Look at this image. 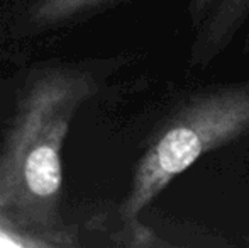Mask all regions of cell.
I'll use <instances>...</instances> for the list:
<instances>
[{"instance_id":"obj_1","label":"cell","mask_w":249,"mask_h":248,"mask_svg":"<svg viewBox=\"0 0 249 248\" xmlns=\"http://www.w3.org/2000/svg\"><path fill=\"white\" fill-rule=\"evenodd\" d=\"M97 90L99 80L87 70L34 73L0 146V211L10 228L41 247L68 245L59 216L61 150L73 117Z\"/></svg>"},{"instance_id":"obj_2","label":"cell","mask_w":249,"mask_h":248,"mask_svg":"<svg viewBox=\"0 0 249 248\" xmlns=\"http://www.w3.org/2000/svg\"><path fill=\"white\" fill-rule=\"evenodd\" d=\"M249 134V80L195 90L164 117L139 158L121 204L124 223L138 216L203 155Z\"/></svg>"},{"instance_id":"obj_3","label":"cell","mask_w":249,"mask_h":248,"mask_svg":"<svg viewBox=\"0 0 249 248\" xmlns=\"http://www.w3.org/2000/svg\"><path fill=\"white\" fill-rule=\"evenodd\" d=\"M124 0H37L31 9V20L37 26H56L99 12Z\"/></svg>"},{"instance_id":"obj_4","label":"cell","mask_w":249,"mask_h":248,"mask_svg":"<svg viewBox=\"0 0 249 248\" xmlns=\"http://www.w3.org/2000/svg\"><path fill=\"white\" fill-rule=\"evenodd\" d=\"M125 225H127L129 235H131V240L125 242L129 247H170L166 242L158 238L153 231H149L146 226H142L138 219L127 221Z\"/></svg>"},{"instance_id":"obj_5","label":"cell","mask_w":249,"mask_h":248,"mask_svg":"<svg viewBox=\"0 0 249 248\" xmlns=\"http://www.w3.org/2000/svg\"><path fill=\"white\" fill-rule=\"evenodd\" d=\"M217 3H219V0H188V17H190L194 33L202 26V22L207 19V16L212 12Z\"/></svg>"},{"instance_id":"obj_6","label":"cell","mask_w":249,"mask_h":248,"mask_svg":"<svg viewBox=\"0 0 249 248\" xmlns=\"http://www.w3.org/2000/svg\"><path fill=\"white\" fill-rule=\"evenodd\" d=\"M243 53L244 55H249V29H248V34L244 38V46H243Z\"/></svg>"},{"instance_id":"obj_7","label":"cell","mask_w":249,"mask_h":248,"mask_svg":"<svg viewBox=\"0 0 249 248\" xmlns=\"http://www.w3.org/2000/svg\"><path fill=\"white\" fill-rule=\"evenodd\" d=\"M0 228H10L9 225H7V221H5V218H3V214H2V211H0ZM12 229V228H10ZM16 231V229H14Z\"/></svg>"}]
</instances>
